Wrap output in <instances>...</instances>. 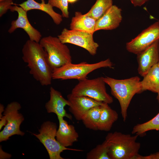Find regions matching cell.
<instances>
[{"mask_svg": "<svg viewBox=\"0 0 159 159\" xmlns=\"http://www.w3.org/2000/svg\"><path fill=\"white\" fill-rule=\"evenodd\" d=\"M22 59L30 69L29 73L42 86L51 84L53 69L48 55L39 43L27 40L22 49Z\"/></svg>", "mask_w": 159, "mask_h": 159, "instance_id": "1", "label": "cell"}, {"mask_svg": "<svg viewBox=\"0 0 159 159\" xmlns=\"http://www.w3.org/2000/svg\"><path fill=\"white\" fill-rule=\"evenodd\" d=\"M138 136L117 131L107 134L105 140L110 159H138L141 146L140 143L136 141Z\"/></svg>", "mask_w": 159, "mask_h": 159, "instance_id": "2", "label": "cell"}, {"mask_svg": "<svg viewBox=\"0 0 159 159\" xmlns=\"http://www.w3.org/2000/svg\"><path fill=\"white\" fill-rule=\"evenodd\" d=\"M103 79L110 87L112 95L118 100L123 120L125 121L127 117L128 108L132 98L135 94L142 92L140 78L135 76L117 80L105 77Z\"/></svg>", "mask_w": 159, "mask_h": 159, "instance_id": "3", "label": "cell"}, {"mask_svg": "<svg viewBox=\"0 0 159 159\" xmlns=\"http://www.w3.org/2000/svg\"><path fill=\"white\" fill-rule=\"evenodd\" d=\"M113 64L109 59L94 63L82 62L74 64L70 63L53 69L52 79H77L79 81L87 79L88 74L101 68H113Z\"/></svg>", "mask_w": 159, "mask_h": 159, "instance_id": "4", "label": "cell"}, {"mask_svg": "<svg viewBox=\"0 0 159 159\" xmlns=\"http://www.w3.org/2000/svg\"><path fill=\"white\" fill-rule=\"evenodd\" d=\"M39 43L47 53L49 62L53 69L72 62L69 48L58 37H45Z\"/></svg>", "mask_w": 159, "mask_h": 159, "instance_id": "5", "label": "cell"}, {"mask_svg": "<svg viewBox=\"0 0 159 159\" xmlns=\"http://www.w3.org/2000/svg\"><path fill=\"white\" fill-rule=\"evenodd\" d=\"M102 77L80 80L72 89L71 94L74 96H86L108 104L113 101L107 92Z\"/></svg>", "mask_w": 159, "mask_h": 159, "instance_id": "6", "label": "cell"}, {"mask_svg": "<svg viewBox=\"0 0 159 159\" xmlns=\"http://www.w3.org/2000/svg\"><path fill=\"white\" fill-rule=\"evenodd\" d=\"M57 126L55 123L50 121L44 122L39 130V133L33 134L44 145L50 159H64L61 153L66 150L82 151V150L69 148L63 146L57 140Z\"/></svg>", "mask_w": 159, "mask_h": 159, "instance_id": "7", "label": "cell"}, {"mask_svg": "<svg viewBox=\"0 0 159 159\" xmlns=\"http://www.w3.org/2000/svg\"><path fill=\"white\" fill-rule=\"evenodd\" d=\"M21 108L20 104L17 102L9 104L4 113L7 123L0 132V142L6 141L14 135L23 136L24 133L20 130V126L24 120L23 115L19 111Z\"/></svg>", "mask_w": 159, "mask_h": 159, "instance_id": "8", "label": "cell"}, {"mask_svg": "<svg viewBox=\"0 0 159 159\" xmlns=\"http://www.w3.org/2000/svg\"><path fill=\"white\" fill-rule=\"evenodd\" d=\"M93 34L85 31L64 28L57 37L63 43L71 44L82 47L94 56L97 53L99 45L94 41Z\"/></svg>", "mask_w": 159, "mask_h": 159, "instance_id": "9", "label": "cell"}, {"mask_svg": "<svg viewBox=\"0 0 159 159\" xmlns=\"http://www.w3.org/2000/svg\"><path fill=\"white\" fill-rule=\"evenodd\" d=\"M159 39V21L150 25L127 43L126 48L129 52L137 54Z\"/></svg>", "mask_w": 159, "mask_h": 159, "instance_id": "10", "label": "cell"}, {"mask_svg": "<svg viewBox=\"0 0 159 159\" xmlns=\"http://www.w3.org/2000/svg\"><path fill=\"white\" fill-rule=\"evenodd\" d=\"M10 11H16L18 14L17 19L13 20L11 23V26L8 30L9 33L14 32L17 29H23L28 35L30 40L39 43L42 35L37 29L34 27L28 20L27 11L21 7L16 5L12 6Z\"/></svg>", "mask_w": 159, "mask_h": 159, "instance_id": "11", "label": "cell"}, {"mask_svg": "<svg viewBox=\"0 0 159 159\" xmlns=\"http://www.w3.org/2000/svg\"><path fill=\"white\" fill-rule=\"evenodd\" d=\"M67 97L69 102V111L77 120H82L86 113L90 109L101 105L104 102L86 96H74L71 93Z\"/></svg>", "mask_w": 159, "mask_h": 159, "instance_id": "12", "label": "cell"}, {"mask_svg": "<svg viewBox=\"0 0 159 159\" xmlns=\"http://www.w3.org/2000/svg\"><path fill=\"white\" fill-rule=\"evenodd\" d=\"M137 55L138 73L143 77L159 60V39Z\"/></svg>", "mask_w": 159, "mask_h": 159, "instance_id": "13", "label": "cell"}, {"mask_svg": "<svg viewBox=\"0 0 159 159\" xmlns=\"http://www.w3.org/2000/svg\"><path fill=\"white\" fill-rule=\"evenodd\" d=\"M49 93L50 99L45 105L47 112L54 113L57 117H65L71 120L72 116L67 113L64 109L66 106H69V101L63 97L60 92L52 87L50 88Z\"/></svg>", "mask_w": 159, "mask_h": 159, "instance_id": "14", "label": "cell"}, {"mask_svg": "<svg viewBox=\"0 0 159 159\" xmlns=\"http://www.w3.org/2000/svg\"><path fill=\"white\" fill-rule=\"evenodd\" d=\"M121 9L113 5L100 18L97 20L95 32L100 30H111L117 28L121 22Z\"/></svg>", "mask_w": 159, "mask_h": 159, "instance_id": "15", "label": "cell"}, {"mask_svg": "<svg viewBox=\"0 0 159 159\" xmlns=\"http://www.w3.org/2000/svg\"><path fill=\"white\" fill-rule=\"evenodd\" d=\"M59 127L57 130L56 138L62 146L67 147L73 145L78 141L79 135L74 126L68 124L63 117H58Z\"/></svg>", "mask_w": 159, "mask_h": 159, "instance_id": "16", "label": "cell"}, {"mask_svg": "<svg viewBox=\"0 0 159 159\" xmlns=\"http://www.w3.org/2000/svg\"><path fill=\"white\" fill-rule=\"evenodd\" d=\"M41 1L42 2L39 3L34 0H27L19 5L27 12L33 9L44 11L50 16L56 24H59L62 21V15L55 12L49 3H45L44 0Z\"/></svg>", "mask_w": 159, "mask_h": 159, "instance_id": "17", "label": "cell"}, {"mask_svg": "<svg viewBox=\"0 0 159 159\" xmlns=\"http://www.w3.org/2000/svg\"><path fill=\"white\" fill-rule=\"evenodd\" d=\"M97 20L92 17L76 11L70 24V29L85 31L94 34Z\"/></svg>", "mask_w": 159, "mask_h": 159, "instance_id": "18", "label": "cell"}, {"mask_svg": "<svg viewBox=\"0 0 159 159\" xmlns=\"http://www.w3.org/2000/svg\"><path fill=\"white\" fill-rule=\"evenodd\" d=\"M101 113L98 122L97 130L110 131L113 124L118 118L117 112L112 109L108 104L103 103L101 105Z\"/></svg>", "mask_w": 159, "mask_h": 159, "instance_id": "19", "label": "cell"}, {"mask_svg": "<svg viewBox=\"0 0 159 159\" xmlns=\"http://www.w3.org/2000/svg\"><path fill=\"white\" fill-rule=\"evenodd\" d=\"M141 81L142 92L149 90L157 93L159 90V68L157 64L153 66Z\"/></svg>", "mask_w": 159, "mask_h": 159, "instance_id": "20", "label": "cell"}, {"mask_svg": "<svg viewBox=\"0 0 159 159\" xmlns=\"http://www.w3.org/2000/svg\"><path fill=\"white\" fill-rule=\"evenodd\" d=\"M101 105L91 108L83 117L82 121L86 128L95 130H97L101 113Z\"/></svg>", "mask_w": 159, "mask_h": 159, "instance_id": "21", "label": "cell"}, {"mask_svg": "<svg viewBox=\"0 0 159 159\" xmlns=\"http://www.w3.org/2000/svg\"><path fill=\"white\" fill-rule=\"evenodd\" d=\"M113 5V0H96L90 10L85 14L97 20Z\"/></svg>", "mask_w": 159, "mask_h": 159, "instance_id": "22", "label": "cell"}, {"mask_svg": "<svg viewBox=\"0 0 159 159\" xmlns=\"http://www.w3.org/2000/svg\"><path fill=\"white\" fill-rule=\"evenodd\" d=\"M156 130L159 131V112L148 121L135 125L132 131V134L143 136L148 131Z\"/></svg>", "mask_w": 159, "mask_h": 159, "instance_id": "23", "label": "cell"}, {"mask_svg": "<svg viewBox=\"0 0 159 159\" xmlns=\"http://www.w3.org/2000/svg\"><path fill=\"white\" fill-rule=\"evenodd\" d=\"M108 147L105 140L93 148L86 155L87 159H110L108 154Z\"/></svg>", "mask_w": 159, "mask_h": 159, "instance_id": "24", "label": "cell"}, {"mask_svg": "<svg viewBox=\"0 0 159 159\" xmlns=\"http://www.w3.org/2000/svg\"><path fill=\"white\" fill-rule=\"evenodd\" d=\"M68 3V0H48V3L53 7L61 10L62 17L67 18L69 17Z\"/></svg>", "mask_w": 159, "mask_h": 159, "instance_id": "25", "label": "cell"}, {"mask_svg": "<svg viewBox=\"0 0 159 159\" xmlns=\"http://www.w3.org/2000/svg\"><path fill=\"white\" fill-rule=\"evenodd\" d=\"M13 4L12 0H3L0 1V17L5 14Z\"/></svg>", "mask_w": 159, "mask_h": 159, "instance_id": "26", "label": "cell"}, {"mask_svg": "<svg viewBox=\"0 0 159 159\" xmlns=\"http://www.w3.org/2000/svg\"><path fill=\"white\" fill-rule=\"evenodd\" d=\"M138 159H159V151L146 156L140 155Z\"/></svg>", "mask_w": 159, "mask_h": 159, "instance_id": "27", "label": "cell"}, {"mask_svg": "<svg viewBox=\"0 0 159 159\" xmlns=\"http://www.w3.org/2000/svg\"><path fill=\"white\" fill-rule=\"evenodd\" d=\"M131 3L135 6H141L148 0H130Z\"/></svg>", "mask_w": 159, "mask_h": 159, "instance_id": "28", "label": "cell"}, {"mask_svg": "<svg viewBox=\"0 0 159 159\" xmlns=\"http://www.w3.org/2000/svg\"><path fill=\"white\" fill-rule=\"evenodd\" d=\"M0 130H1L3 127L7 123V121L4 116L0 117Z\"/></svg>", "mask_w": 159, "mask_h": 159, "instance_id": "29", "label": "cell"}, {"mask_svg": "<svg viewBox=\"0 0 159 159\" xmlns=\"http://www.w3.org/2000/svg\"><path fill=\"white\" fill-rule=\"evenodd\" d=\"M4 106L1 104H0V117H2V113L3 112H4Z\"/></svg>", "mask_w": 159, "mask_h": 159, "instance_id": "30", "label": "cell"}, {"mask_svg": "<svg viewBox=\"0 0 159 159\" xmlns=\"http://www.w3.org/2000/svg\"><path fill=\"white\" fill-rule=\"evenodd\" d=\"M77 0H68L69 3H73L76 2Z\"/></svg>", "mask_w": 159, "mask_h": 159, "instance_id": "31", "label": "cell"}, {"mask_svg": "<svg viewBox=\"0 0 159 159\" xmlns=\"http://www.w3.org/2000/svg\"><path fill=\"white\" fill-rule=\"evenodd\" d=\"M157 94L158 95L157 97V99L158 100V103H159V90L157 93Z\"/></svg>", "mask_w": 159, "mask_h": 159, "instance_id": "32", "label": "cell"}, {"mask_svg": "<svg viewBox=\"0 0 159 159\" xmlns=\"http://www.w3.org/2000/svg\"><path fill=\"white\" fill-rule=\"evenodd\" d=\"M157 64H158V67L159 68V61H158V63H157Z\"/></svg>", "mask_w": 159, "mask_h": 159, "instance_id": "33", "label": "cell"}, {"mask_svg": "<svg viewBox=\"0 0 159 159\" xmlns=\"http://www.w3.org/2000/svg\"><path fill=\"white\" fill-rule=\"evenodd\" d=\"M2 0H0V1H2Z\"/></svg>", "mask_w": 159, "mask_h": 159, "instance_id": "34", "label": "cell"}]
</instances>
